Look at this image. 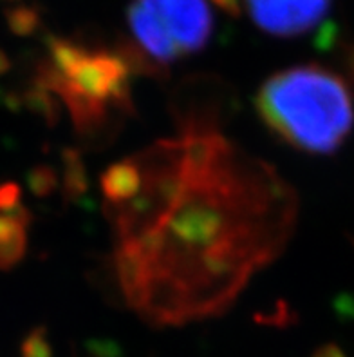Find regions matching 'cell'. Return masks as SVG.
<instances>
[{"instance_id": "obj_1", "label": "cell", "mask_w": 354, "mask_h": 357, "mask_svg": "<svg viewBox=\"0 0 354 357\" xmlns=\"http://www.w3.org/2000/svg\"><path fill=\"white\" fill-rule=\"evenodd\" d=\"M253 104L269 131L302 153H335L353 129L349 87L320 66L275 73L259 87Z\"/></svg>"}, {"instance_id": "obj_2", "label": "cell", "mask_w": 354, "mask_h": 357, "mask_svg": "<svg viewBox=\"0 0 354 357\" xmlns=\"http://www.w3.org/2000/svg\"><path fill=\"white\" fill-rule=\"evenodd\" d=\"M129 26L138 47L165 66L204 50L214 17L207 0H134Z\"/></svg>"}, {"instance_id": "obj_3", "label": "cell", "mask_w": 354, "mask_h": 357, "mask_svg": "<svg viewBox=\"0 0 354 357\" xmlns=\"http://www.w3.org/2000/svg\"><path fill=\"white\" fill-rule=\"evenodd\" d=\"M251 20L273 36H298L313 29L331 0H244Z\"/></svg>"}, {"instance_id": "obj_4", "label": "cell", "mask_w": 354, "mask_h": 357, "mask_svg": "<svg viewBox=\"0 0 354 357\" xmlns=\"http://www.w3.org/2000/svg\"><path fill=\"white\" fill-rule=\"evenodd\" d=\"M99 187L111 207H121L130 204L141 192L143 172L138 160L129 158L108 165L99 178Z\"/></svg>"}, {"instance_id": "obj_5", "label": "cell", "mask_w": 354, "mask_h": 357, "mask_svg": "<svg viewBox=\"0 0 354 357\" xmlns=\"http://www.w3.org/2000/svg\"><path fill=\"white\" fill-rule=\"evenodd\" d=\"M62 196L67 204H77L89 192V174H87L83 156L74 147L62 149Z\"/></svg>"}, {"instance_id": "obj_6", "label": "cell", "mask_w": 354, "mask_h": 357, "mask_svg": "<svg viewBox=\"0 0 354 357\" xmlns=\"http://www.w3.org/2000/svg\"><path fill=\"white\" fill-rule=\"evenodd\" d=\"M27 227L17 218L0 214V271H11L27 252Z\"/></svg>"}, {"instance_id": "obj_7", "label": "cell", "mask_w": 354, "mask_h": 357, "mask_svg": "<svg viewBox=\"0 0 354 357\" xmlns=\"http://www.w3.org/2000/svg\"><path fill=\"white\" fill-rule=\"evenodd\" d=\"M18 105H22L24 109H27L29 113L36 114L38 118H42L49 127H54L58 123L60 116H62V111H60V104L56 96L51 93L49 89L38 86V84H33L29 89H26L22 95L18 96Z\"/></svg>"}, {"instance_id": "obj_8", "label": "cell", "mask_w": 354, "mask_h": 357, "mask_svg": "<svg viewBox=\"0 0 354 357\" xmlns=\"http://www.w3.org/2000/svg\"><path fill=\"white\" fill-rule=\"evenodd\" d=\"M0 214L17 218L26 227L33 222L31 211L22 205V189L15 181L0 183Z\"/></svg>"}, {"instance_id": "obj_9", "label": "cell", "mask_w": 354, "mask_h": 357, "mask_svg": "<svg viewBox=\"0 0 354 357\" xmlns=\"http://www.w3.org/2000/svg\"><path fill=\"white\" fill-rule=\"evenodd\" d=\"M27 189L31 190L33 195L38 196V198H47L58 189L60 178L58 172L54 171L51 165H45V163H38L35 167H31L26 174Z\"/></svg>"}, {"instance_id": "obj_10", "label": "cell", "mask_w": 354, "mask_h": 357, "mask_svg": "<svg viewBox=\"0 0 354 357\" xmlns=\"http://www.w3.org/2000/svg\"><path fill=\"white\" fill-rule=\"evenodd\" d=\"M20 357H54L45 326H35L27 332L20 343Z\"/></svg>"}, {"instance_id": "obj_11", "label": "cell", "mask_w": 354, "mask_h": 357, "mask_svg": "<svg viewBox=\"0 0 354 357\" xmlns=\"http://www.w3.org/2000/svg\"><path fill=\"white\" fill-rule=\"evenodd\" d=\"M86 357H123V352L116 341L89 340L86 344Z\"/></svg>"}, {"instance_id": "obj_12", "label": "cell", "mask_w": 354, "mask_h": 357, "mask_svg": "<svg viewBox=\"0 0 354 357\" xmlns=\"http://www.w3.org/2000/svg\"><path fill=\"white\" fill-rule=\"evenodd\" d=\"M311 357H346V354L341 352L340 347L329 343V344H322V347H319V349L311 354Z\"/></svg>"}, {"instance_id": "obj_13", "label": "cell", "mask_w": 354, "mask_h": 357, "mask_svg": "<svg viewBox=\"0 0 354 357\" xmlns=\"http://www.w3.org/2000/svg\"><path fill=\"white\" fill-rule=\"evenodd\" d=\"M9 68H11V63H9L8 56L0 51V77H2L4 73H8Z\"/></svg>"}]
</instances>
